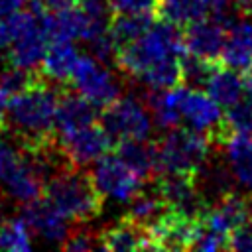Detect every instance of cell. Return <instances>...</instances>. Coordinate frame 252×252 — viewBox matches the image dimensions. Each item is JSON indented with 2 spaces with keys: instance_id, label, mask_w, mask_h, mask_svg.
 Instances as JSON below:
<instances>
[{
  "instance_id": "obj_1",
  "label": "cell",
  "mask_w": 252,
  "mask_h": 252,
  "mask_svg": "<svg viewBox=\"0 0 252 252\" xmlns=\"http://www.w3.org/2000/svg\"><path fill=\"white\" fill-rule=\"evenodd\" d=\"M59 89L39 77L32 87L8 98L6 126L8 132L28 148H39L55 140V110Z\"/></svg>"
},
{
  "instance_id": "obj_2",
  "label": "cell",
  "mask_w": 252,
  "mask_h": 252,
  "mask_svg": "<svg viewBox=\"0 0 252 252\" xmlns=\"http://www.w3.org/2000/svg\"><path fill=\"white\" fill-rule=\"evenodd\" d=\"M185 55L183 32L179 26L161 20L152 22V26L136 39L118 47L116 53V69H120L128 77H140L152 65L165 59H179Z\"/></svg>"
},
{
  "instance_id": "obj_3",
  "label": "cell",
  "mask_w": 252,
  "mask_h": 252,
  "mask_svg": "<svg viewBox=\"0 0 252 252\" xmlns=\"http://www.w3.org/2000/svg\"><path fill=\"white\" fill-rule=\"evenodd\" d=\"M43 195L71 220L85 222L100 213L102 195L85 167L65 165L57 169L43 187Z\"/></svg>"
},
{
  "instance_id": "obj_4",
  "label": "cell",
  "mask_w": 252,
  "mask_h": 252,
  "mask_svg": "<svg viewBox=\"0 0 252 252\" xmlns=\"http://www.w3.org/2000/svg\"><path fill=\"white\" fill-rule=\"evenodd\" d=\"M211 142L207 134L191 128H169L167 134L156 142L158 175L159 173H197L207 161Z\"/></svg>"
},
{
  "instance_id": "obj_5",
  "label": "cell",
  "mask_w": 252,
  "mask_h": 252,
  "mask_svg": "<svg viewBox=\"0 0 252 252\" xmlns=\"http://www.w3.org/2000/svg\"><path fill=\"white\" fill-rule=\"evenodd\" d=\"M100 126L112 138L114 144L124 140H148L154 128V118L148 112V104L138 96H118L98 114Z\"/></svg>"
},
{
  "instance_id": "obj_6",
  "label": "cell",
  "mask_w": 252,
  "mask_h": 252,
  "mask_svg": "<svg viewBox=\"0 0 252 252\" xmlns=\"http://www.w3.org/2000/svg\"><path fill=\"white\" fill-rule=\"evenodd\" d=\"M71 83L75 91L89 98L96 108H106L120 96V81L93 55H79Z\"/></svg>"
},
{
  "instance_id": "obj_7",
  "label": "cell",
  "mask_w": 252,
  "mask_h": 252,
  "mask_svg": "<svg viewBox=\"0 0 252 252\" xmlns=\"http://www.w3.org/2000/svg\"><path fill=\"white\" fill-rule=\"evenodd\" d=\"M203 222L195 215L167 207L152 224L146 226L156 250H187L195 244Z\"/></svg>"
},
{
  "instance_id": "obj_8",
  "label": "cell",
  "mask_w": 252,
  "mask_h": 252,
  "mask_svg": "<svg viewBox=\"0 0 252 252\" xmlns=\"http://www.w3.org/2000/svg\"><path fill=\"white\" fill-rule=\"evenodd\" d=\"M91 177L102 197L128 203L142 191V177L128 167L118 156H102L94 161Z\"/></svg>"
},
{
  "instance_id": "obj_9",
  "label": "cell",
  "mask_w": 252,
  "mask_h": 252,
  "mask_svg": "<svg viewBox=\"0 0 252 252\" xmlns=\"http://www.w3.org/2000/svg\"><path fill=\"white\" fill-rule=\"evenodd\" d=\"M57 142L67 159L77 167H87L89 163H94L98 158L108 154V150L114 144L106 130L96 122L63 132L59 134Z\"/></svg>"
},
{
  "instance_id": "obj_10",
  "label": "cell",
  "mask_w": 252,
  "mask_h": 252,
  "mask_svg": "<svg viewBox=\"0 0 252 252\" xmlns=\"http://www.w3.org/2000/svg\"><path fill=\"white\" fill-rule=\"evenodd\" d=\"M156 191L161 195L167 207L187 215L201 217L203 209L207 207L199 193L195 173H159L156 179Z\"/></svg>"
},
{
  "instance_id": "obj_11",
  "label": "cell",
  "mask_w": 252,
  "mask_h": 252,
  "mask_svg": "<svg viewBox=\"0 0 252 252\" xmlns=\"http://www.w3.org/2000/svg\"><path fill=\"white\" fill-rule=\"evenodd\" d=\"M22 217L28 222L30 230L35 232L45 242L61 244L67 238V234L71 232V224H69L71 219L67 215H63L51 201L41 199V197L24 205Z\"/></svg>"
},
{
  "instance_id": "obj_12",
  "label": "cell",
  "mask_w": 252,
  "mask_h": 252,
  "mask_svg": "<svg viewBox=\"0 0 252 252\" xmlns=\"http://www.w3.org/2000/svg\"><path fill=\"white\" fill-rule=\"evenodd\" d=\"M226 28L219 22V20H207L201 18L189 26H185L183 32V43H185V51L203 59H211L217 61L220 59V51L224 45V37H226Z\"/></svg>"
},
{
  "instance_id": "obj_13",
  "label": "cell",
  "mask_w": 252,
  "mask_h": 252,
  "mask_svg": "<svg viewBox=\"0 0 252 252\" xmlns=\"http://www.w3.org/2000/svg\"><path fill=\"white\" fill-rule=\"evenodd\" d=\"M179 112H181V122H185L187 128L203 134H209L211 130H215L222 120L220 106L201 89L185 87Z\"/></svg>"
},
{
  "instance_id": "obj_14",
  "label": "cell",
  "mask_w": 252,
  "mask_h": 252,
  "mask_svg": "<svg viewBox=\"0 0 252 252\" xmlns=\"http://www.w3.org/2000/svg\"><path fill=\"white\" fill-rule=\"evenodd\" d=\"M201 222L205 228H211L215 232L226 234L236 228L240 222L250 219V205L236 193H226L219 197L217 201L209 203L201 213Z\"/></svg>"
},
{
  "instance_id": "obj_15",
  "label": "cell",
  "mask_w": 252,
  "mask_h": 252,
  "mask_svg": "<svg viewBox=\"0 0 252 252\" xmlns=\"http://www.w3.org/2000/svg\"><path fill=\"white\" fill-rule=\"evenodd\" d=\"M51 39L41 24V14H37V20L8 47V61L10 65L24 67V69H35L41 65L45 51L49 47Z\"/></svg>"
},
{
  "instance_id": "obj_16",
  "label": "cell",
  "mask_w": 252,
  "mask_h": 252,
  "mask_svg": "<svg viewBox=\"0 0 252 252\" xmlns=\"http://www.w3.org/2000/svg\"><path fill=\"white\" fill-rule=\"evenodd\" d=\"M226 30L220 63L236 71H244L252 65V18L242 16L240 20H232Z\"/></svg>"
},
{
  "instance_id": "obj_17",
  "label": "cell",
  "mask_w": 252,
  "mask_h": 252,
  "mask_svg": "<svg viewBox=\"0 0 252 252\" xmlns=\"http://www.w3.org/2000/svg\"><path fill=\"white\" fill-rule=\"evenodd\" d=\"M96 118H98V108L89 98H85L77 91L61 89L55 110V128L59 134L96 122Z\"/></svg>"
},
{
  "instance_id": "obj_18",
  "label": "cell",
  "mask_w": 252,
  "mask_h": 252,
  "mask_svg": "<svg viewBox=\"0 0 252 252\" xmlns=\"http://www.w3.org/2000/svg\"><path fill=\"white\" fill-rule=\"evenodd\" d=\"M102 250H114V252H126V250H156L146 226L134 222L132 219L124 217L98 236Z\"/></svg>"
},
{
  "instance_id": "obj_19",
  "label": "cell",
  "mask_w": 252,
  "mask_h": 252,
  "mask_svg": "<svg viewBox=\"0 0 252 252\" xmlns=\"http://www.w3.org/2000/svg\"><path fill=\"white\" fill-rule=\"evenodd\" d=\"M77 61L79 51L73 41H51L41 61V77L53 85L71 83Z\"/></svg>"
},
{
  "instance_id": "obj_20",
  "label": "cell",
  "mask_w": 252,
  "mask_h": 252,
  "mask_svg": "<svg viewBox=\"0 0 252 252\" xmlns=\"http://www.w3.org/2000/svg\"><path fill=\"white\" fill-rule=\"evenodd\" d=\"M185 85H177L171 89H163V91H152V94L146 98L148 108L152 110V118L154 122L161 128V130H169L179 126L181 122V96H183Z\"/></svg>"
},
{
  "instance_id": "obj_21",
  "label": "cell",
  "mask_w": 252,
  "mask_h": 252,
  "mask_svg": "<svg viewBox=\"0 0 252 252\" xmlns=\"http://www.w3.org/2000/svg\"><path fill=\"white\" fill-rule=\"evenodd\" d=\"M205 93L220 106V108H228L234 102H238L242 98L244 93V79L238 75L236 69L232 67H217L215 73L211 75V79L205 85Z\"/></svg>"
},
{
  "instance_id": "obj_22",
  "label": "cell",
  "mask_w": 252,
  "mask_h": 252,
  "mask_svg": "<svg viewBox=\"0 0 252 252\" xmlns=\"http://www.w3.org/2000/svg\"><path fill=\"white\" fill-rule=\"evenodd\" d=\"M116 156L128 167H132L142 179H148L150 175L158 173L156 144H150L148 140H124V142H118Z\"/></svg>"
},
{
  "instance_id": "obj_23",
  "label": "cell",
  "mask_w": 252,
  "mask_h": 252,
  "mask_svg": "<svg viewBox=\"0 0 252 252\" xmlns=\"http://www.w3.org/2000/svg\"><path fill=\"white\" fill-rule=\"evenodd\" d=\"M224 152L234 179L252 189V134H232L224 144Z\"/></svg>"
},
{
  "instance_id": "obj_24",
  "label": "cell",
  "mask_w": 252,
  "mask_h": 252,
  "mask_svg": "<svg viewBox=\"0 0 252 252\" xmlns=\"http://www.w3.org/2000/svg\"><path fill=\"white\" fill-rule=\"evenodd\" d=\"M158 14L161 16V20H167L181 28L207 18L209 10L205 0H159Z\"/></svg>"
},
{
  "instance_id": "obj_25",
  "label": "cell",
  "mask_w": 252,
  "mask_h": 252,
  "mask_svg": "<svg viewBox=\"0 0 252 252\" xmlns=\"http://www.w3.org/2000/svg\"><path fill=\"white\" fill-rule=\"evenodd\" d=\"M150 91H163L181 85V57L179 59H165L152 65L138 77Z\"/></svg>"
},
{
  "instance_id": "obj_26",
  "label": "cell",
  "mask_w": 252,
  "mask_h": 252,
  "mask_svg": "<svg viewBox=\"0 0 252 252\" xmlns=\"http://www.w3.org/2000/svg\"><path fill=\"white\" fill-rule=\"evenodd\" d=\"M130 207H128V219H132L134 222L142 224V226H148L152 224L165 209H167V203L161 199V195L154 189L152 193H138L134 195L130 201Z\"/></svg>"
},
{
  "instance_id": "obj_27",
  "label": "cell",
  "mask_w": 252,
  "mask_h": 252,
  "mask_svg": "<svg viewBox=\"0 0 252 252\" xmlns=\"http://www.w3.org/2000/svg\"><path fill=\"white\" fill-rule=\"evenodd\" d=\"M152 16H142V14H114L112 24L108 28L112 39L116 45H124L136 37H140L150 26H152Z\"/></svg>"
},
{
  "instance_id": "obj_28",
  "label": "cell",
  "mask_w": 252,
  "mask_h": 252,
  "mask_svg": "<svg viewBox=\"0 0 252 252\" xmlns=\"http://www.w3.org/2000/svg\"><path fill=\"white\" fill-rule=\"evenodd\" d=\"M32 248V230L24 217L0 220V250L26 252Z\"/></svg>"
},
{
  "instance_id": "obj_29",
  "label": "cell",
  "mask_w": 252,
  "mask_h": 252,
  "mask_svg": "<svg viewBox=\"0 0 252 252\" xmlns=\"http://www.w3.org/2000/svg\"><path fill=\"white\" fill-rule=\"evenodd\" d=\"M219 67L217 61L203 59L197 55H183L181 57V83L189 89H205L207 81Z\"/></svg>"
},
{
  "instance_id": "obj_30",
  "label": "cell",
  "mask_w": 252,
  "mask_h": 252,
  "mask_svg": "<svg viewBox=\"0 0 252 252\" xmlns=\"http://www.w3.org/2000/svg\"><path fill=\"white\" fill-rule=\"evenodd\" d=\"M41 75L35 73V69H24V67H16L12 65L10 69H2L0 73V93L4 96H14L22 91H26L28 87H32Z\"/></svg>"
},
{
  "instance_id": "obj_31",
  "label": "cell",
  "mask_w": 252,
  "mask_h": 252,
  "mask_svg": "<svg viewBox=\"0 0 252 252\" xmlns=\"http://www.w3.org/2000/svg\"><path fill=\"white\" fill-rule=\"evenodd\" d=\"M37 20V14L28 10V12H16L8 18L0 20V49H8L33 22Z\"/></svg>"
},
{
  "instance_id": "obj_32",
  "label": "cell",
  "mask_w": 252,
  "mask_h": 252,
  "mask_svg": "<svg viewBox=\"0 0 252 252\" xmlns=\"http://www.w3.org/2000/svg\"><path fill=\"white\" fill-rule=\"evenodd\" d=\"M77 6L89 18V22H91V26H93L96 35L104 33L110 28L112 18H114V10H112L110 0H79Z\"/></svg>"
},
{
  "instance_id": "obj_33",
  "label": "cell",
  "mask_w": 252,
  "mask_h": 252,
  "mask_svg": "<svg viewBox=\"0 0 252 252\" xmlns=\"http://www.w3.org/2000/svg\"><path fill=\"white\" fill-rule=\"evenodd\" d=\"M222 122L230 134H252V98H240L228 106L226 114H222Z\"/></svg>"
},
{
  "instance_id": "obj_34",
  "label": "cell",
  "mask_w": 252,
  "mask_h": 252,
  "mask_svg": "<svg viewBox=\"0 0 252 252\" xmlns=\"http://www.w3.org/2000/svg\"><path fill=\"white\" fill-rule=\"evenodd\" d=\"M114 14H142L152 16L158 14L159 0H110Z\"/></svg>"
},
{
  "instance_id": "obj_35",
  "label": "cell",
  "mask_w": 252,
  "mask_h": 252,
  "mask_svg": "<svg viewBox=\"0 0 252 252\" xmlns=\"http://www.w3.org/2000/svg\"><path fill=\"white\" fill-rule=\"evenodd\" d=\"M226 250L252 252V219H246L244 222H240L236 228L228 232Z\"/></svg>"
},
{
  "instance_id": "obj_36",
  "label": "cell",
  "mask_w": 252,
  "mask_h": 252,
  "mask_svg": "<svg viewBox=\"0 0 252 252\" xmlns=\"http://www.w3.org/2000/svg\"><path fill=\"white\" fill-rule=\"evenodd\" d=\"M61 246L63 250H69V252H87L93 248H100V240L89 230H77V232H69L67 238L61 242Z\"/></svg>"
},
{
  "instance_id": "obj_37",
  "label": "cell",
  "mask_w": 252,
  "mask_h": 252,
  "mask_svg": "<svg viewBox=\"0 0 252 252\" xmlns=\"http://www.w3.org/2000/svg\"><path fill=\"white\" fill-rule=\"evenodd\" d=\"M226 240L228 236L226 234H220V232H215L211 228H201L195 244L191 246V250H199V252H217V250H222L226 248Z\"/></svg>"
},
{
  "instance_id": "obj_38",
  "label": "cell",
  "mask_w": 252,
  "mask_h": 252,
  "mask_svg": "<svg viewBox=\"0 0 252 252\" xmlns=\"http://www.w3.org/2000/svg\"><path fill=\"white\" fill-rule=\"evenodd\" d=\"M207 2V10H209V14H213V18L215 20H219L224 28H228L230 26V18H228V14H230V0H205Z\"/></svg>"
},
{
  "instance_id": "obj_39",
  "label": "cell",
  "mask_w": 252,
  "mask_h": 252,
  "mask_svg": "<svg viewBox=\"0 0 252 252\" xmlns=\"http://www.w3.org/2000/svg\"><path fill=\"white\" fill-rule=\"evenodd\" d=\"M28 0H0V20L20 12Z\"/></svg>"
},
{
  "instance_id": "obj_40",
  "label": "cell",
  "mask_w": 252,
  "mask_h": 252,
  "mask_svg": "<svg viewBox=\"0 0 252 252\" xmlns=\"http://www.w3.org/2000/svg\"><path fill=\"white\" fill-rule=\"evenodd\" d=\"M47 12H61L67 8H75L79 4V0H41Z\"/></svg>"
},
{
  "instance_id": "obj_41",
  "label": "cell",
  "mask_w": 252,
  "mask_h": 252,
  "mask_svg": "<svg viewBox=\"0 0 252 252\" xmlns=\"http://www.w3.org/2000/svg\"><path fill=\"white\" fill-rule=\"evenodd\" d=\"M234 10L244 16V18H252V0H230Z\"/></svg>"
},
{
  "instance_id": "obj_42",
  "label": "cell",
  "mask_w": 252,
  "mask_h": 252,
  "mask_svg": "<svg viewBox=\"0 0 252 252\" xmlns=\"http://www.w3.org/2000/svg\"><path fill=\"white\" fill-rule=\"evenodd\" d=\"M244 91L248 93V96L252 98V65L248 69H244Z\"/></svg>"
},
{
  "instance_id": "obj_43",
  "label": "cell",
  "mask_w": 252,
  "mask_h": 252,
  "mask_svg": "<svg viewBox=\"0 0 252 252\" xmlns=\"http://www.w3.org/2000/svg\"><path fill=\"white\" fill-rule=\"evenodd\" d=\"M6 104H8V96H4L0 93V134L4 130V122H6Z\"/></svg>"
},
{
  "instance_id": "obj_44",
  "label": "cell",
  "mask_w": 252,
  "mask_h": 252,
  "mask_svg": "<svg viewBox=\"0 0 252 252\" xmlns=\"http://www.w3.org/2000/svg\"><path fill=\"white\" fill-rule=\"evenodd\" d=\"M4 65H6V59L0 55V73H2V69H4Z\"/></svg>"
},
{
  "instance_id": "obj_45",
  "label": "cell",
  "mask_w": 252,
  "mask_h": 252,
  "mask_svg": "<svg viewBox=\"0 0 252 252\" xmlns=\"http://www.w3.org/2000/svg\"><path fill=\"white\" fill-rule=\"evenodd\" d=\"M248 205H250V211H252V195H250V203Z\"/></svg>"
}]
</instances>
